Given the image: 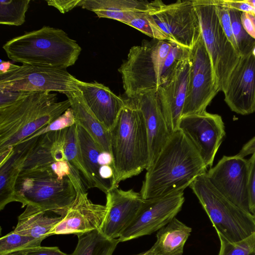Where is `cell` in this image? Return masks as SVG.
<instances>
[{"mask_svg": "<svg viewBox=\"0 0 255 255\" xmlns=\"http://www.w3.org/2000/svg\"><path fill=\"white\" fill-rule=\"evenodd\" d=\"M207 168L193 143L178 129L146 169L139 193L147 199L183 192Z\"/></svg>", "mask_w": 255, "mask_h": 255, "instance_id": "obj_1", "label": "cell"}, {"mask_svg": "<svg viewBox=\"0 0 255 255\" xmlns=\"http://www.w3.org/2000/svg\"><path fill=\"white\" fill-rule=\"evenodd\" d=\"M189 49L170 41L155 39L132 46L118 69L125 94L134 99L157 92L168 81L180 62L189 57Z\"/></svg>", "mask_w": 255, "mask_h": 255, "instance_id": "obj_2", "label": "cell"}, {"mask_svg": "<svg viewBox=\"0 0 255 255\" xmlns=\"http://www.w3.org/2000/svg\"><path fill=\"white\" fill-rule=\"evenodd\" d=\"M57 100L55 93L33 92L0 108V151L22 142L71 107L68 99Z\"/></svg>", "mask_w": 255, "mask_h": 255, "instance_id": "obj_3", "label": "cell"}, {"mask_svg": "<svg viewBox=\"0 0 255 255\" xmlns=\"http://www.w3.org/2000/svg\"><path fill=\"white\" fill-rule=\"evenodd\" d=\"M110 132L115 184L118 187L121 181L146 170L149 163L144 120L132 99L126 101Z\"/></svg>", "mask_w": 255, "mask_h": 255, "instance_id": "obj_4", "label": "cell"}, {"mask_svg": "<svg viewBox=\"0 0 255 255\" xmlns=\"http://www.w3.org/2000/svg\"><path fill=\"white\" fill-rule=\"evenodd\" d=\"M2 48L10 59L22 65L59 69L73 65L82 50L64 30L49 26L15 37Z\"/></svg>", "mask_w": 255, "mask_h": 255, "instance_id": "obj_5", "label": "cell"}, {"mask_svg": "<svg viewBox=\"0 0 255 255\" xmlns=\"http://www.w3.org/2000/svg\"><path fill=\"white\" fill-rule=\"evenodd\" d=\"M77 191L69 178H62L49 168L22 170L17 179L13 202L30 205L60 216L74 201Z\"/></svg>", "mask_w": 255, "mask_h": 255, "instance_id": "obj_6", "label": "cell"}, {"mask_svg": "<svg viewBox=\"0 0 255 255\" xmlns=\"http://www.w3.org/2000/svg\"><path fill=\"white\" fill-rule=\"evenodd\" d=\"M189 187L208 216L219 239L235 243L255 232L253 215L223 195L206 173L198 176Z\"/></svg>", "mask_w": 255, "mask_h": 255, "instance_id": "obj_7", "label": "cell"}, {"mask_svg": "<svg viewBox=\"0 0 255 255\" xmlns=\"http://www.w3.org/2000/svg\"><path fill=\"white\" fill-rule=\"evenodd\" d=\"M201 34L212 65L214 82L223 92L240 56L225 34L216 10V0H194Z\"/></svg>", "mask_w": 255, "mask_h": 255, "instance_id": "obj_8", "label": "cell"}, {"mask_svg": "<svg viewBox=\"0 0 255 255\" xmlns=\"http://www.w3.org/2000/svg\"><path fill=\"white\" fill-rule=\"evenodd\" d=\"M147 8L169 41L190 50L201 36L194 0H179L169 4L155 0L148 2Z\"/></svg>", "mask_w": 255, "mask_h": 255, "instance_id": "obj_9", "label": "cell"}, {"mask_svg": "<svg viewBox=\"0 0 255 255\" xmlns=\"http://www.w3.org/2000/svg\"><path fill=\"white\" fill-rule=\"evenodd\" d=\"M80 82L66 69L29 65H17L9 72L0 75V88L30 92L65 94L79 91Z\"/></svg>", "mask_w": 255, "mask_h": 255, "instance_id": "obj_10", "label": "cell"}, {"mask_svg": "<svg viewBox=\"0 0 255 255\" xmlns=\"http://www.w3.org/2000/svg\"><path fill=\"white\" fill-rule=\"evenodd\" d=\"M187 90L182 116L206 111L219 92L211 60L201 35L190 50Z\"/></svg>", "mask_w": 255, "mask_h": 255, "instance_id": "obj_11", "label": "cell"}, {"mask_svg": "<svg viewBox=\"0 0 255 255\" xmlns=\"http://www.w3.org/2000/svg\"><path fill=\"white\" fill-rule=\"evenodd\" d=\"M183 192L144 199L134 219L118 239L120 242L149 235L159 231L180 211Z\"/></svg>", "mask_w": 255, "mask_h": 255, "instance_id": "obj_12", "label": "cell"}, {"mask_svg": "<svg viewBox=\"0 0 255 255\" xmlns=\"http://www.w3.org/2000/svg\"><path fill=\"white\" fill-rule=\"evenodd\" d=\"M178 129L193 143L206 166L211 167L226 134L221 116L206 111L184 116Z\"/></svg>", "mask_w": 255, "mask_h": 255, "instance_id": "obj_13", "label": "cell"}, {"mask_svg": "<svg viewBox=\"0 0 255 255\" xmlns=\"http://www.w3.org/2000/svg\"><path fill=\"white\" fill-rule=\"evenodd\" d=\"M206 174L210 182L223 195L250 212L247 159L237 154L223 156Z\"/></svg>", "mask_w": 255, "mask_h": 255, "instance_id": "obj_14", "label": "cell"}, {"mask_svg": "<svg viewBox=\"0 0 255 255\" xmlns=\"http://www.w3.org/2000/svg\"><path fill=\"white\" fill-rule=\"evenodd\" d=\"M231 110L242 115L255 112V54L240 57L223 91Z\"/></svg>", "mask_w": 255, "mask_h": 255, "instance_id": "obj_15", "label": "cell"}, {"mask_svg": "<svg viewBox=\"0 0 255 255\" xmlns=\"http://www.w3.org/2000/svg\"><path fill=\"white\" fill-rule=\"evenodd\" d=\"M106 195L107 214L100 232L108 239H119L134 219L144 199L139 192L118 187Z\"/></svg>", "mask_w": 255, "mask_h": 255, "instance_id": "obj_16", "label": "cell"}, {"mask_svg": "<svg viewBox=\"0 0 255 255\" xmlns=\"http://www.w3.org/2000/svg\"><path fill=\"white\" fill-rule=\"evenodd\" d=\"M107 210L106 205L92 202L86 191H78L73 202L51 231V236L70 234L77 236L94 230L100 231Z\"/></svg>", "mask_w": 255, "mask_h": 255, "instance_id": "obj_17", "label": "cell"}, {"mask_svg": "<svg viewBox=\"0 0 255 255\" xmlns=\"http://www.w3.org/2000/svg\"><path fill=\"white\" fill-rule=\"evenodd\" d=\"M189 57L180 62L168 81L157 91L162 112L171 134L178 129L185 102L190 65Z\"/></svg>", "mask_w": 255, "mask_h": 255, "instance_id": "obj_18", "label": "cell"}, {"mask_svg": "<svg viewBox=\"0 0 255 255\" xmlns=\"http://www.w3.org/2000/svg\"><path fill=\"white\" fill-rule=\"evenodd\" d=\"M131 99L144 120L149 143V167L164 146L171 133L162 112L157 92H148Z\"/></svg>", "mask_w": 255, "mask_h": 255, "instance_id": "obj_19", "label": "cell"}, {"mask_svg": "<svg viewBox=\"0 0 255 255\" xmlns=\"http://www.w3.org/2000/svg\"><path fill=\"white\" fill-rule=\"evenodd\" d=\"M85 102L97 120L109 130L115 124L126 101L97 81H80L78 85Z\"/></svg>", "mask_w": 255, "mask_h": 255, "instance_id": "obj_20", "label": "cell"}, {"mask_svg": "<svg viewBox=\"0 0 255 255\" xmlns=\"http://www.w3.org/2000/svg\"><path fill=\"white\" fill-rule=\"evenodd\" d=\"M39 136L14 146L9 157L0 164V210L13 202L15 184L25 161Z\"/></svg>", "mask_w": 255, "mask_h": 255, "instance_id": "obj_21", "label": "cell"}, {"mask_svg": "<svg viewBox=\"0 0 255 255\" xmlns=\"http://www.w3.org/2000/svg\"><path fill=\"white\" fill-rule=\"evenodd\" d=\"M148 1L136 0H81L79 6L107 18L128 24L137 14L147 9Z\"/></svg>", "mask_w": 255, "mask_h": 255, "instance_id": "obj_22", "label": "cell"}, {"mask_svg": "<svg viewBox=\"0 0 255 255\" xmlns=\"http://www.w3.org/2000/svg\"><path fill=\"white\" fill-rule=\"evenodd\" d=\"M65 95L70 102L76 124L84 128L104 151L111 153L110 130L94 116L81 91L68 92Z\"/></svg>", "mask_w": 255, "mask_h": 255, "instance_id": "obj_23", "label": "cell"}, {"mask_svg": "<svg viewBox=\"0 0 255 255\" xmlns=\"http://www.w3.org/2000/svg\"><path fill=\"white\" fill-rule=\"evenodd\" d=\"M77 134L85 168L89 177V188H97L106 194L111 187L102 179L100 155L104 151L89 133L77 124Z\"/></svg>", "mask_w": 255, "mask_h": 255, "instance_id": "obj_24", "label": "cell"}, {"mask_svg": "<svg viewBox=\"0 0 255 255\" xmlns=\"http://www.w3.org/2000/svg\"><path fill=\"white\" fill-rule=\"evenodd\" d=\"M45 211L30 205L18 216L13 231L18 234L44 240L51 236L54 227L61 221L62 217H53L46 215Z\"/></svg>", "mask_w": 255, "mask_h": 255, "instance_id": "obj_25", "label": "cell"}, {"mask_svg": "<svg viewBox=\"0 0 255 255\" xmlns=\"http://www.w3.org/2000/svg\"><path fill=\"white\" fill-rule=\"evenodd\" d=\"M192 229L175 217L162 228L150 249L156 255H182Z\"/></svg>", "mask_w": 255, "mask_h": 255, "instance_id": "obj_26", "label": "cell"}, {"mask_svg": "<svg viewBox=\"0 0 255 255\" xmlns=\"http://www.w3.org/2000/svg\"><path fill=\"white\" fill-rule=\"evenodd\" d=\"M78 241L71 255H112L118 244V239H110L99 230L77 235Z\"/></svg>", "mask_w": 255, "mask_h": 255, "instance_id": "obj_27", "label": "cell"}, {"mask_svg": "<svg viewBox=\"0 0 255 255\" xmlns=\"http://www.w3.org/2000/svg\"><path fill=\"white\" fill-rule=\"evenodd\" d=\"M43 240L15 233L13 231L0 239V255H25L41 246Z\"/></svg>", "mask_w": 255, "mask_h": 255, "instance_id": "obj_28", "label": "cell"}, {"mask_svg": "<svg viewBox=\"0 0 255 255\" xmlns=\"http://www.w3.org/2000/svg\"><path fill=\"white\" fill-rule=\"evenodd\" d=\"M30 0H0V24L19 26L25 22Z\"/></svg>", "mask_w": 255, "mask_h": 255, "instance_id": "obj_29", "label": "cell"}, {"mask_svg": "<svg viewBox=\"0 0 255 255\" xmlns=\"http://www.w3.org/2000/svg\"><path fill=\"white\" fill-rule=\"evenodd\" d=\"M232 31L238 48L240 56L246 55L255 48V39L252 37L244 28L241 21L242 12L229 9Z\"/></svg>", "mask_w": 255, "mask_h": 255, "instance_id": "obj_30", "label": "cell"}, {"mask_svg": "<svg viewBox=\"0 0 255 255\" xmlns=\"http://www.w3.org/2000/svg\"><path fill=\"white\" fill-rule=\"evenodd\" d=\"M146 35L158 40L169 41L168 37L158 26L153 17L146 10L137 14L127 24Z\"/></svg>", "mask_w": 255, "mask_h": 255, "instance_id": "obj_31", "label": "cell"}, {"mask_svg": "<svg viewBox=\"0 0 255 255\" xmlns=\"http://www.w3.org/2000/svg\"><path fill=\"white\" fill-rule=\"evenodd\" d=\"M218 255H255V232L246 238L235 243L219 239Z\"/></svg>", "mask_w": 255, "mask_h": 255, "instance_id": "obj_32", "label": "cell"}, {"mask_svg": "<svg viewBox=\"0 0 255 255\" xmlns=\"http://www.w3.org/2000/svg\"><path fill=\"white\" fill-rule=\"evenodd\" d=\"M75 124H76V122L74 112L70 107L56 120L40 129L23 141L40 136L49 132L62 130Z\"/></svg>", "mask_w": 255, "mask_h": 255, "instance_id": "obj_33", "label": "cell"}, {"mask_svg": "<svg viewBox=\"0 0 255 255\" xmlns=\"http://www.w3.org/2000/svg\"><path fill=\"white\" fill-rule=\"evenodd\" d=\"M216 4L217 13L222 27L234 49L240 56L232 31L229 8L221 5L218 0H216Z\"/></svg>", "mask_w": 255, "mask_h": 255, "instance_id": "obj_34", "label": "cell"}, {"mask_svg": "<svg viewBox=\"0 0 255 255\" xmlns=\"http://www.w3.org/2000/svg\"><path fill=\"white\" fill-rule=\"evenodd\" d=\"M248 161L249 207L250 212L253 215L255 210V153L252 155Z\"/></svg>", "mask_w": 255, "mask_h": 255, "instance_id": "obj_35", "label": "cell"}, {"mask_svg": "<svg viewBox=\"0 0 255 255\" xmlns=\"http://www.w3.org/2000/svg\"><path fill=\"white\" fill-rule=\"evenodd\" d=\"M32 93L0 88V108L10 105Z\"/></svg>", "mask_w": 255, "mask_h": 255, "instance_id": "obj_36", "label": "cell"}, {"mask_svg": "<svg viewBox=\"0 0 255 255\" xmlns=\"http://www.w3.org/2000/svg\"><path fill=\"white\" fill-rule=\"evenodd\" d=\"M219 3L229 9H234L241 12H251L255 15V8L248 4L245 0H218Z\"/></svg>", "mask_w": 255, "mask_h": 255, "instance_id": "obj_37", "label": "cell"}, {"mask_svg": "<svg viewBox=\"0 0 255 255\" xmlns=\"http://www.w3.org/2000/svg\"><path fill=\"white\" fill-rule=\"evenodd\" d=\"M81 0H48L47 4L57 8L61 13H65L79 6Z\"/></svg>", "mask_w": 255, "mask_h": 255, "instance_id": "obj_38", "label": "cell"}, {"mask_svg": "<svg viewBox=\"0 0 255 255\" xmlns=\"http://www.w3.org/2000/svg\"><path fill=\"white\" fill-rule=\"evenodd\" d=\"M241 18L246 31L255 39V15L251 12H242Z\"/></svg>", "mask_w": 255, "mask_h": 255, "instance_id": "obj_39", "label": "cell"}, {"mask_svg": "<svg viewBox=\"0 0 255 255\" xmlns=\"http://www.w3.org/2000/svg\"><path fill=\"white\" fill-rule=\"evenodd\" d=\"M25 255H71L62 252L57 247H42L35 248Z\"/></svg>", "mask_w": 255, "mask_h": 255, "instance_id": "obj_40", "label": "cell"}, {"mask_svg": "<svg viewBox=\"0 0 255 255\" xmlns=\"http://www.w3.org/2000/svg\"><path fill=\"white\" fill-rule=\"evenodd\" d=\"M254 153H255V136L243 145L237 155L245 157Z\"/></svg>", "mask_w": 255, "mask_h": 255, "instance_id": "obj_41", "label": "cell"}, {"mask_svg": "<svg viewBox=\"0 0 255 255\" xmlns=\"http://www.w3.org/2000/svg\"><path fill=\"white\" fill-rule=\"evenodd\" d=\"M17 66L9 61H0V75L4 74L9 72Z\"/></svg>", "mask_w": 255, "mask_h": 255, "instance_id": "obj_42", "label": "cell"}, {"mask_svg": "<svg viewBox=\"0 0 255 255\" xmlns=\"http://www.w3.org/2000/svg\"><path fill=\"white\" fill-rule=\"evenodd\" d=\"M134 255H156L150 249L149 250L144 252L138 254H136Z\"/></svg>", "mask_w": 255, "mask_h": 255, "instance_id": "obj_43", "label": "cell"}, {"mask_svg": "<svg viewBox=\"0 0 255 255\" xmlns=\"http://www.w3.org/2000/svg\"><path fill=\"white\" fill-rule=\"evenodd\" d=\"M250 5L255 8V0H245Z\"/></svg>", "mask_w": 255, "mask_h": 255, "instance_id": "obj_44", "label": "cell"}, {"mask_svg": "<svg viewBox=\"0 0 255 255\" xmlns=\"http://www.w3.org/2000/svg\"><path fill=\"white\" fill-rule=\"evenodd\" d=\"M253 216H254L255 218V212L253 214Z\"/></svg>", "mask_w": 255, "mask_h": 255, "instance_id": "obj_45", "label": "cell"}, {"mask_svg": "<svg viewBox=\"0 0 255 255\" xmlns=\"http://www.w3.org/2000/svg\"><path fill=\"white\" fill-rule=\"evenodd\" d=\"M253 52L255 54V49L254 50Z\"/></svg>", "mask_w": 255, "mask_h": 255, "instance_id": "obj_46", "label": "cell"}]
</instances>
